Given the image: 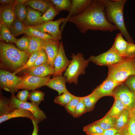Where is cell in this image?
<instances>
[{
    "instance_id": "obj_1",
    "label": "cell",
    "mask_w": 135,
    "mask_h": 135,
    "mask_svg": "<svg viewBox=\"0 0 135 135\" xmlns=\"http://www.w3.org/2000/svg\"><path fill=\"white\" fill-rule=\"evenodd\" d=\"M104 8L101 0H93L90 6L84 11L71 17L67 22L73 23L82 33L90 30L112 32L118 30L107 20Z\"/></svg>"
},
{
    "instance_id": "obj_2",
    "label": "cell",
    "mask_w": 135,
    "mask_h": 135,
    "mask_svg": "<svg viewBox=\"0 0 135 135\" xmlns=\"http://www.w3.org/2000/svg\"><path fill=\"white\" fill-rule=\"evenodd\" d=\"M101 0L105 6V15L108 21L110 23L114 24V25L124 36L128 42L133 43V40L126 28L124 20V8L127 0Z\"/></svg>"
},
{
    "instance_id": "obj_3",
    "label": "cell",
    "mask_w": 135,
    "mask_h": 135,
    "mask_svg": "<svg viewBox=\"0 0 135 135\" xmlns=\"http://www.w3.org/2000/svg\"><path fill=\"white\" fill-rule=\"evenodd\" d=\"M30 56L26 52L20 50L12 44L0 41V61L4 66L10 69L15 71L22 67Z\"/></svg>"
},
{
    "instance_id": "obj_4",
    "label": "cell",
    "mask_w": 135,
    "mask_h": 135,
    "mask_svg": "<svg viewBox=\"0 0 135 135\" xmlns=\"http://www.w3.org/2000/svg\"><path fill=\"white\" fill-rule=\"evenodd\" d=\"M107 66L106 78L117 83L124 82L130 76H135V56L122 57L118 62Z\"/></svg>"
},
{
    "instance_id": "obj_5",
    "label": "cell",
    "mask_w": 135,
    "mask_h": 135,
    "mask_svg": "<svg viewBox=\"0 0 135 135\" xmlns=\"http://www.w3.org/2000/svg\"><path fill=\"white\" fill-rule=\"evenodd\" d=\"M72 60L65 71L64 76L67 82L76 84L78 82V76L85 73V69L88 66L89 60H85L83 55L78 52L76 54H72Z\"/></svg>"
},
{
    "instance_id": "obj_6",
    "label": "cell",
    "mask_w": 135,
    "mask_h": 135,
    "mask_svg": "<svg viewBox=\"0 0 135 135\" xmlns=\"http://www.w3.org/2000/svg\"><path fill=\"white\" fill-rule=\"evenodd\" d=\"M50 79L49 76L40 77L27 74L22 77L21 82L17 87V89L18 90L20 89L35 90L46 86Z\"/></svg>"
},
{
    "instance_id": "obj_7",
    "label": "cell",
    "mask_w": 135,
    "mask_h": 135,
    "mask_svg": "<svg viewBox=\"0 0 135 135\" xmlns=\"http://www.w3.org/2000/svg\"><path fill=\"white\" fill-rule=\"evenodd\" d=\"M65 20V18H61L56 20L29 26L41 32L49 34L56 40H59L62 39V32L60 28V26L64 22Z\"/></svg>"
},
{
    "instance_id": "obj_8",
    "label": "cell",
    "mask_w": 135,
    "mask_h": 135,
    "mask_svg": "<svg viewBox=\"0 0 135 135\" xmlns=\"http://www.w3.org/2000/svg\"><path fill=\"white\" fill-rule=\"evenodd\" d=\"M10 99L12 106L15 108H22L28 110L34 114V118L39 123L46 118V116L42 110L40 108L38 105L33 102H22L19 101L12 94Z\"/></svg>"
},
{
    "instance_id": "obj_9",
    "label": "cell",
    "mask_w": 135,
    "mask_h": 135,
    "mask_svg": "<svg viewBox=\"0 0 135 135\" xmlns=\"http://www.w3.org/2000/svg\"><path fill=\"white\" fill-rule=\"evenodd\" d=\"M123 84L117 86L114 91L113 97L118 98L129 110L135 104V92L130 90Z\"/></svg>"
},
{
    "instance_id": "obj_10",
    "label": "cell",
    "mask_w": 135,
    "mask_h": 135,
    "mask_svg": "<svg viewBox=\"0 0 135 135\" xmlns=\"http://www.w3.org/2000/svg\"><path fill=\"white\" fill-rule=\"evenodd\" d=\"M122 58L110 48L97 56H91L88 60L97 65L108 66L118 62Z\"/></svg>"
},
{
    "instance_id": "obj_11",
    "label": "cell",
    "mask_w": 135,
    "mask_h": 135,
    "mask_svg": "<svg viewBox=\"0 0 135 135\" xmlns=\"http://www.w3.org/2000/svg\"><path fill=\"white\" fill-rule=\"evenodd\" d=\"M70 62L66 56L62 42L61 41L58 54L54 63V73L53 77L62 76L63 73L65 71Z\"/></svg>"
},
{
    "instance_id": "obj_12",
    "label": "cell",
    "mask_w": 135,
    "mask_h": 135,
    "mask_svg": "<svg viewBox=\"0 0 135 135\" xmlns=\"http://www.w3.org/2000/svg\"><path fill=\"white\" fill-rule=\"evenodd\" d=\"M92 0H72L69 13L60 29L62 32L68 20L72 16L81 13L88 8L92 3Z\"/></svg>"
},
{
    "instance_id": "obj_13",
    "label": "cell",
    "mask_w": 135,
    "mask_h": 135,
    "mask_svg": "<svg viewBox=\"0 0 135 135\" xmlns=\"http://www.w3.org/2000/svg\"><path fill=\"white\" fill-rule=\"evenodd\" d=\"M60 43L58 40H44L43 49L45 50L48 55L47 63L54 68V63L58 54Z\"/></svg>"
},
{
    "instance_id": "obj_14",
    "label": "cell",
    "mask_w": 135,
    "mask_h": 135,
    "mask_svg": "<svg viewBox=\"0 0 135 135\" xmlns=\"http://www.w3.org/2000/svg\"><path fill=\"white\" fill-rule=\"evenodd\" d=\"M124 82L117 83L106 78L99 86L93 91L100 98L106 96H113L114 89L118 86Z\"/></svg>"
},
{
    "instance_id": "obj_15",
    "label": "cell",
    "mask_w": 135,
    "mask_h": 135,
    "mask_svg": "<svg viewBox=\"0 0 135 135\" xmlns=\"http://www.w3.org/2000/svg\"><path fill=\"white\" fill-rule=\"evenodd\" d=\"M15 6H2L0 7V22L10 29L16 18L14 8Z\"/></svg>"
},
{
    "instance_id": "obj_16",
    "label": "cell",
    "mask_w": 135,
    "mask_h": 135,
    "mask_svg": "<svg viewBox=\"0 0 135 135\" xmlns=\"http://www.w3.org/2000/svg\"><path fill=\"white\" fill-rule=\"evenodd\" d=\"M66 78L64 76H58L50 79L46 86L49 88L57 91L58 95L68 92L66 86Z\"/></svg>"
},
{
    "instance_id": "obj_17",
    "label": "cell",
    "mask_w": 135,
    "mask_h": 135,
    "mask_svg": "<svg viewBox=\"0 0 135 135\" xmlns=\"http://www.w3.org/2000/svg\"><path fill=\"white\" fill-rule=\"evenodd\" d=\"M26 69L27 74L40 77L54 75V68H52L48 63Z\"/></svg>"
},
{
    "instance_id": "obj_18",
    "label": "cell",
    "mask_w": 135,
    "mask_h": 135,
    "mask_svg": "<svg viewBox=\"0 0 135 135\" xmlns=\"http://www.w3.org/2000/svg\"><path fill=\"white\" fill-rule=\"evenodd\" d=\"M122 35L120 33L117 34L110 49L121 56L124 57L128 42L123 38Z\"/></svg>"
},
{
    "instance_id": "obj_19",
    "label": "cell",
    "mask_w": 135,
    "mask_h": 135,
    "mask_svg": "<svg viewBox=\"0 0 135 135\" xmlns=\"http://www.w3.org/2000/svg\"><path fill=\"white\" fill-rule=\"evenodd\" d=\"M25 117L31 120L35 119L34 114L30 111L22 108H16L8 114L0 116V123L12 118Z\"/></svg>"
},
{
    "instance_id": "obj_20",
    "label": "cell",
    "mask_w": 135,
    "mask_h": 135,
    "mask_svg": "<svg viewBox=\"0 0 135 135\" xmlns=\"http://www.w3.org/2000/svg\"><path fill=\"white\" fill-rule=\"evenodd\" d=\"M28 13L26 18L23 22L24 25L26 26L37 25L40 18L42 14L36 10L30 7H27Z\"/></svg>"
},
{
    "instance_id": "obj_21",
    "label": "cell",
    "mask_w": 135,
    "mask_h": 135,
    "mask_svg": "<svg viewBox=\"0 0 135 135\" xmlns=\"http://www.w3.org/2000/svg\"><path fill=\"white\" fill-rule=\"evenodd\" d=\"M51 4V0H29L25 3L26 4L38 10L43 14L49 9Z\"/></svg>"
},
{
    "instance_id": "obj_22",
    "label": "cell",
    "mask_w": 135,
    "mask_h": 135,
    "mask_svg": "<svg viewBox=\"0 0 135 135\" xmlns=\"http://www.w3.org/2000/svg\"><path fill=\"white\" fill-rule=\"evenodd\" d=\"M114 101L110 109L107 114L112 118L116 119L126 108L124 105L117 98L114 97Z\"/></svg>"
},
{
    "instance_id": "obj_23",
    "label": "cell",
    "mask_w": 135,
    "mask_h": 135,
    "mask_svg": "<svg viewBox=\"0 0 135 135\" xmlns=\"http://www.w3.org/2000/svg\"><path fill=\"white\" fill-rule=\"evenodd\" d=\"M30 41L28 48L26 51L30 55L32 53L40 51L43 49L44 40L33 36H28Z\"/></svg>"
},
{
    "instance_id": "obj_24",
    "label": "cell",
    "mask_w": 135,
    "mask_h": 135,
    "mask_svg": "<svg viewBox=\"0 0 135 135\" xmlns=\"http://www.w3.org/2000/svg\"><path fill=\"white\" fill-rule=\"evenodd\" d=\"M5 71L8 79L9 92L12 94H14V92L18 91L17 87L21 82L22 77L14 75L6 70Z\"/></svg>"
},
{
    "instance_id": "obj_25",
    "label": "cell",
    "mask_w": 135,
    "mask_h": 135,
    "mask_svg": "<svg viewBox=\"0 0 135 135\" xmlns=\"http://www.w3.org/2000/svg\"><path fill=\"white\" fill-rule=\"evenodd\" d=\"M129 116L130 110L126 108L116 119L114 128L119 132L127 126Z\"/></svg>"
},
{
    "instance_id": "obj_26",
    "label": "cell",
    "mask_w": 135,
    "mask_h": 135,
    "mask_svg": "<svg viewBox=\"0 0 135 135\" xmlns=\"http://www.w3.org/2000/svg\"><path fill=\"white\" fill-rule=\"evenodd\" d=\"M0 39L2 41L7 42L15 43L17 39L12 34L10 29L1 22H0Z\"/></svg>"
},
{
    "instance_id": "obj_27",
    "label": "cell",
    "mask_w": 135,
    "mask_h": 135,
    "mask_svg": "<svg viewBox=\"0 0 135 135\" xmlns=\"http://www.w3.org/2000/svg\"><path fill=\"white\" fill-rule=\"evenodd\" d=\"M15 108L12 105L10 99L0 96V116L7 114Z\"/></svg>"
},
{
    "instance_id": "obj_28",
    "label": "cell",
    "mask_w": 135,
    "mask_h": 135,
    "mask_svg": "<svg viewBox=\"0 0 135 135\" xmlns=\"http://www.w3.org/2000/svg\"><path fill=\"white\" fill-rule=\"evenodd\" d=\"M24 33L28 36H34L44 40L53 39L56 40L50 34L41 32L29 26H26Z\"/></svg>"
},
{
    "instance_id": "obj_29",
    "label": "cell",
    "mask_w": 135,
    "mask_h": 135,
    "mask_svg": "<svg viewBox=\"0 0 135 135\" xmlns=\"http://www.w3.org/2000/svg\"><path fill=\"white\" fill-rule=\"evenodd\" d=\"M60 12L54 8L51 2V5L46 12L39 18L38 24L52 21L54 17L58 14Z\"/></svg>"
},
{
    "instance_id": "obj_30",
    "label": "cell",
    "mask_w": 135,
    "mask_h": 135,
    "mask_svg": "<svg viewBox=\"0 0 135 135\" xmlns=\"http://www.w3.org/2000/svg\"><path fill=\"white\" fill-rule=\"evenodd\" d=\"M116 120L106 114L104 118L94 122L98 125L104 130H105L114 128Z\"/></svg>"
},
{
    "instance_id": "obj_31",
    "label": "cell",
    "mask_w": 135,
    "mask_h": 135,
    "mask_svg": "<svg viewBox=\"0 0 135 135\" xmlns=\"http://www.w3.org/2000/svg\"><path fill=\"white\" fill-rule=\"evenodd\" d=\"M94 92L84 97V102L85 105L86 112L92 110L95 105L100 98Z\"/></svg>"
},
{
    "instance_id": "obj_32",
    "label": "cell",
    "mask_w": 135,
    "mask_h": 135,
    "mask_svg": "<svg viewBox=\"0 0 135 135\" xmlns=\"http://www.w3.org/2000/svg\"><path fill=\"white\" fill-rule=\"evenodd\" d=\"M26 26L22 21L16 18L11 26L10 30L12 34L16 38L24 33Z\"/></svg>"
},
{
    "instance_id": "obj_33",
    "label": "cell",
    "mask_w": 135,
    "mask_h": 135,
    "mask_svg": "<svg viewBox=\"0 0 135 135\" xmlns=\"http://www.w3.org/2000/svg\"><path fill=\"white\" fill-rule=\"evenodd\" d=\"M51 1L55 8L58 12L66 10L69 12L71 5L70 0H51Z\"/></svg>"
},
{
    "instance_id": "obj_34",
    "label": "cell",
    "mask_w": 135,
    "mask_h": 135,
    "mask_svg": "<svg viewBox=\"0 0 135 135\" xmlns=\"http://www.w3.org/2000/svg\"><path fill=\"white\" fill-rule=\"evenodd\" d=\"M75 96L68 91L56 96L54 101L56 104L64 106L70 102Z\"/></svg>"
},
{
    "instance_id": "obj_35",
    "label": "cell",
    "mask_w": 135,
    "mask_h": 135,
    "mask_svg": "<svg viewBox=\"0 0 135 135\" xmlns=\"http://www.w3.org/2000/svg\"><path fill=\"white\" fill-rule=\"evenodd\" d=\"M26 5L25 3L16 4L14 7L16 18L22 22L26 18L28 13Z\"/></svg>"
},
{
    "instance_id": "obj_36",
    "label": "cell",
    "mask_w": 135,
    "mask_h": 135,
    "mask_svg": "<svg viewBox=\"0 0 135 135\" xmlns=\"http://www.w3.org/2000/svg\"><path fill=\"white\" fill-rule=\"evenodd\" d=\"M45 93L38 90H32L30 93L28 99L31 102L39 105L41 102L44 100Z\"/></svg>"
},
{
    "instance_id": "obj_37",
    "label": "cell",
    "mask_w": 135,
    "mask_h": 135,
    "mask_svg": "<svg viewBox=\"0 0 135 135\" xmlns=\"http://www.w3.org/2000/svg\"><path fill=\"white\" fill-rule=\"evenodd\" d=\"M40 51L34 52L30 55L29 58L25 64L22 67L14 72L12 73L14 75L21 70L32 67L38 58L40 53Z\"/></svg>"
},
{
    "instance_id": "obj_38",
    "label": "cell",
    "mask_w": 135,
    "mask_h": 135,
    "mask_svg": "<svg viewBox=\"0 0 135 135\" xmlns=\"http://www.w3.org/2000/svg\"><path fill=\"white\" fill-rule=\"evenodd\" d=\"M83 130L86 134H102L104 130L98 124L94 122L84 126Z\"/></svg>"
},
{
    "instance_id": "obj_39",
    "label": "cell",
    "mask_w": 135,
    "mask_h": 135,
    "mask_svg": "<svg viewBox=\"0 0 135 135\" xmlns=\"http://www.w3.org/2000/svg\"><path fill=\"white\" fill-rule=\"evenodd\" d=\"M128 131L130 135H135V110H130V116L127 126Z\"/></svg>"
},
{
    "instance_id": "obj_40",
    "label": "cell",
    "mask_w": 135,
    "mask_h": 135,
    "mask_svg": "<svg viewBox=\"0 0 135 135\" xmlns=\"http://www.w3.org/2000/svg\"><path fill=\"white\" fill-rule=\"evenodd\" d=\"M80 97L75 96L68 103L64 106L67 112L74 117L75 110Z\"/></svg>"
},
{
    "instance_id": "obj_41",
    "label": "cell",
    "mask_w": 135,
    "mask_h": 135,
    "mask_svg": "<svg viewBox=\"0 0 135 135\" xmlns=\"http://www.w3.org/2000/svg\"><path fill=\"white\" fill-rule=\"evenodd\" d=\"M14 43L18 49L26 52L29 46L30 41L28 37H22L17 39Z\"/></svg>"
},
{
    "instance_id": "obj_42",
    "label": "cell",
    "mask_w": 135,
    "mask_h": 135,
    "mask_svg": "<svg viewBox=\"0 0 135 135\" xmlns=\"http://www.w3.org/2000/svg\"><path fill=\"white\" fill-rule=\"evenodd\" d=\"M86 112V110L85 105L84 97H80L78 104L76 107L74 118H78Z\"/></svg>"
},
{
    "instance_id": "obj_43",
    "label": "cell",
    "mask_w": 135,
    "mask_h": 135,
    "mask_svg": "<svg viewBox=\"0 0 135 135\" xmlns=\"http://www.w3.org/2000/svg\"><path fill=\"white\" fill-rule=\"evenodd\" d=\"M48 56L45 50L42 49L40 50V53L33 66L31 67H35L48 62ZM30 67V68H31Z\"/></svg>"
},
{
    "instance_id": "obj_44",
    "label": "cell",
    "mask_w": 135,
    "mask_h": 135,
    "mask_svg": "<svg viewBox=\"0 0 135 135\" xmlns=\"http://www.w3.org/2000/svg\"><path fill=\"white\" fill-rule=\"evenodd\" d=\"M0 88L9 92L8 79L5 70H0Z\"/></svg>"
},
{
    "instance_id": "obj_45",
    "label": "cell",
    "mask_w": 135,
    "mask_h": 135,
    "mask_svg": "<svg viewBox=\"0 0 135 135\" xmlns=\"http://www.w3.org/2000/svg\"><path fill=\"white\" fill-rule=\"evenodd\" d=\"M30 92L28 90H24L19 91L16 97L20 102H26L28 99Z\"/></svg>"
},
{
    "instance_id": "obj_46",
    "label": "cell",
    "mask_w": 135,
    "mask_h": 135,
    "mask_svg": "<svg viewBox=\"0 0 135 135\" xmlns=\"http://www.w3.org/2000/svg\"><path fill=\"white\" fill-rule=\"evenodd\" d=\"M135 56V44L128 42L125 57H130Z\"/></svg>"
},
{
    "instance_id": "obj_47",
    "label": "cell",
    "mask_w": 135,
    "mask_h": 135,
    "mask_svg": "<svg viewBox=\"0 0 135 135\" xmlns=\"http://www.w3.org/2000/svg\"><path fill=\"white\" fill-rule=\"evenodd\" d=\"M124 82V84L132 91L135 92V76H130Z\"/></svg>"
},
{
    "instance_id": "obj_48",
    "label": "cell",
    "mask_w": 135,
    "mask_h": 135,
    "mask_svg": "<svg viewBox=\"0 0 135 135\" xmlns=\"http://www.w3.org/2000/svg\"><path fill=\"white\" fill-rule=\"evenodd\" d=\"M119 132L115 128H111L104 130V135H116Z\"/></svg>"
},
{
    "instance_id": "obj_49",
    "label": "cell",
    "mask_w": 135,
    "mask_h": 135,
    "mask_svg": "<svg viewBox=\"0 0 135 135\" xmlns=\"http://www.w3.org/2000/svg\"><path fill=\"white\" fill-rule=\"evenodd\" d=\"M34 126V130L32 135H38L39 130V126L38 124L39 123L35 119L32 120Z\"/></svg>"
},
{
    "instance_id": "obj_50",
    "label": "cell",
    "mask_w": 135,
    "mask_h": 135,
    "mask_svg": "<svg viewBox=\"0 0 135 135\" xmlns=\"http://www.w3.org/2000/svg\"><path fill=\"white\" fill-rule=\"evenodd\" d=\"M16 0H0V2L2 5V6L16 5Z\"/></svg>"
},
{
    "instance_id": "obj_51",
    "label": "cell",
    "mask_w": 135,
    "mask_h": 135,
    "mask_svg": "<svg viewBox=\"0 0 135 135\" xmlns=\"http://www.w3.org/2000/svg\"><path fill=\"white\" fill-rule=\"evenodd\" d=\"M119 132L121 135H130L128 131L127 126Z\"/></svg>"
},
{
    "instance_id": "obj_52",
    "label": "cell",
    "mask_w": 135,
    "mask_h": 135,
    "mask_svg": "<svg viewBox=\"0 0 135 135\" xmlns=\"http://www.w3.org/2000/svg\"><path fill=\"white\" fill-rule=\"evenodd\" d=\"M26 0H16L15 4H18L25 3L27 1Z\"/></svg>"
},
{
    "instance_id": "obj_53",
    "label": "cell",
    "mask_w": 135,
    "mask_h": 135,
    "mask_svg": "<svg viewBox=\"0 0 135 135\" xmlns=\"http://www.w3.org/2000/svg\"><path fill=\"white\" fill-rule=\"evenodd\" d=\"M87 135H104L102 134H86Z\"/></svg>"
},
{
    "instance_id": "obj_54",
    "label": "cell",
    "mask_w": 135,
    "mask_h": 135,
    "mask_svg": "<svg viewBox=\"0 0 135 135\" xmlns=\"http://www.w3.org/2000/svg\"><path fill=\"white\" fill-rule=\"evenodd\" d=\"M116 135H121L120 133L119 132L116 134Z\"/></svg>"
},
{
    "instance_id": "obj_55",
    "label": "cell",
    "mask_w": 135,
    "mask_h": 135,
    "mask_svg": "<svg viewBox=\"0 0 135 135\" xmlns=\"http://www.w3.org/2000/svg\"><path fill=\"white\" fill-rule=\"evenodd\" d=\"M133 108L134 109V110H135V104Z\"/></svg>"
},
{
    "instance_id": "obj_56",
    "label": "cell",
    "mask_w": 135,
    "mask_h": 135,
    "mask_svg": "<svg viewBox=\"0 0 135 135\" xmlns=\"http://www.w3.org/2000/svg\"></svg>"
}]
</instances>
